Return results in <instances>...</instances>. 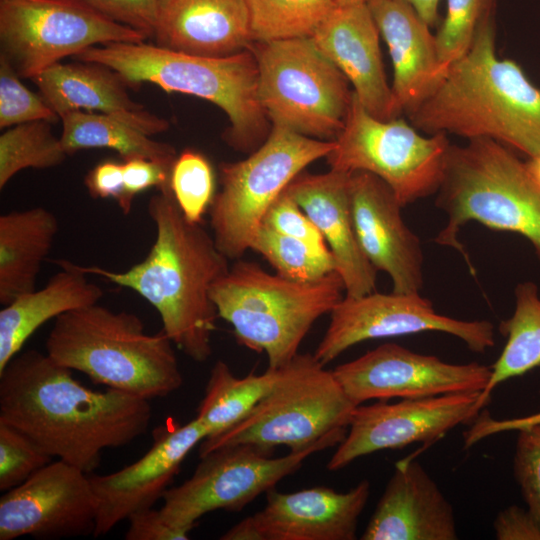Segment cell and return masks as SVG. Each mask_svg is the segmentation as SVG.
Wrapping results in <instances>:
<instances>
[{"mask_svg": "<svg viewBox=\"0 0 540 540\" xmlns=\"http://www.w3.org/2000/svg\"><path fill=\"white\" fill-rule=\"evenodd\" d=\"M151 417L148 399L90 389L46 352H19L0 371V421L87 474L100 465L105 449L143 435Z\"/></svg>", "mask_w": 540, "mask_h": 540, "instance_id": "6da1fadb", "label": "cell"}, {"mask_svg": "<svg viewBox=\"0 0 540 540\" xmlns=\"http://www.w3.org/2000/svg\"><path fill=\"white\" fill-rule=\"evenodd\" d=\"M147 211L156 236L144 260L122 272L75 266L137 292L157 310L162 331L173 344L192 360L204 362L212 354L219 317L211 288L229 270V259L201 223L184 217L171 191L152 196Z\"/></svg>", "mask_w": 540, "mask_h": 540, "instance_id": "7a4b0ae2", "label": "cell"}, {"mask_svg": "<svg viewBox=\"0 0 540 540\" xmlns=\"http://www.w3.org/2000/svg\"><path fill=\"white\" fill-rule=\"evenodd\" d=\"M495 40L489 16L465 54L409 117L429 134L488 138L533 159L540 156V88L516 62L497 56Z\"/></svg>", "mask_w": 540, "mask_h": 540, "instance_id": "3957f363", "label": "cell"}, {"mask_svg": "<svg viewBox=\"0 0 540 540\" xmlns=\"http://www.w3.org/2000/svg\"><path fill=\"white\" fill-rule=\"evenodd\" d=\"M115 71L127 86L143 83L162 90L207 100L227 115L225 142L236 151L252 153L267 139L272 126L258 98V66L248 48L225 57L172 51L143 42H113L93 46L73 57Z\"/></svg>", "mask_w": 540, "mask_h": 540, "instance_id": "277c9868", "label": "cell"}, {"mask_svg": "<svg viewBox=\"0 0 540 540\" xmlns=\"http://www.w3.org/2000/svg\"><path fill=\"white\" fill-rule=\"evenodd\" d=\"M173 342L148 334L136 314L93 304L58 316L46 339L57 364L97 384L145 399L165 397L183 384Z\"/></svg>", "mask_w": 540, "mask_h": 540, "instance_id": "5b68a950", "label": "cell"}, {"mask_svg": "<svg viewBox=\"0 0 540 540\" xmlns=\"http://www.w3.org/2000/svg\"><path fill=\"white\" fill-rule=\"evenodd\" d=\"M436 206L448 216L434 241L457 250L470 273L475 268L458 240L461 228L477 221L497 231L527 239L540 262V186L507 146L488 139L451 145Z\"/></svg>", "mask_w": 540, "mask_h": 540, "instance_id": "8992f818", "label": "cell"}, {"mask_svg": "<svg viewBox=\"0 0 540 540\" xmlns=\"http://www.w3.org/2000/svg\"><path fill=\"white\" fill-rule=\"evenodd\" d=\"M345 287L334 271L312 282L272 274L252 261L237 260L211 288L218 316L231 324L239 345L265 353L268 368L279 369L323 315L344 297Z\"/></svg>", "mask_w": 540, "mask_h": 540, "instance_id": "52a82bcc", "label": "cell"}, {"mask_svg": "<svg viewBox=\"0 0 540 540\" xmlns=\"http://www.w3.org/2000/svg\"><path fill=\"white\" fill-rule=\"evenodd\" d=\"M357 406L314 353H298L278 369L274 386L244 420L200 443L199 456L236 444L270 453L280 445L303 450L332 433L347 431Z\"/></svg>", "mask_w": 540, "mask_h": 540, "instance_id": "ba28073f", "label": "cell"}, {"mask_svg": "<svg viewBox=\"0 0 540 540\" xmlns=\"http://www.w3.org/2000/svg\"><path fill=\"white\" fill-rule=\"evenodd\" d=\"M258 98L272 125L306 137L335 140L345 125L353 90L312 38L253 42Z\"/></svg>", "mask_w": 540, "mask_h": 540, "instance_id": "9c48e42d", "label": "cell"}, {"mask_svg": "<svg viewBox=\"0 0 540 540\" xmlns=\"http://www.w3.org/2000/svg\"><path fill=\"white\" fill-rule=\"evenodd\" d=\"M334 146V140L314 139L272 125L265 142L246 159L221 163V189L209 208L219 250L228 259L241 258L270 205L297 175L326 158Z\"/></svg>", "mask_w": 540, "mask_h": 540, "instance_id": "30bf717a", "label": "cell"}, {"mask_svg": "<svg viewBox=\"0 0 540 540\" xmlns=\"http://www.w3.org/2000/svg\"><path fill=\"white\" fill-rule=\"evenodd\" d=\"M334 141L326 157L330 169L377 176L402 207L438 191L451 146L446 134L426 137L402 119L373 117L354 92L345 125Z\"/></svg>", "mask_w": 540, "mask_h": 540, "instance_id": "8fae6325", "label": "cell"}, {"mask_svg": "<svg viewBox=\"0 0 540 540\" xmlns=\"http://www.w3.org/2000/svg\"><path fill=\"white\" fill-rule=\"evenodd\" d=\"M347 431L281 457L254 445L222 446L202 456L194 473L163 494L160 513L172 526L190 533L199 519L216 510L239 512L261 493L298 470L312 454L337 446Z\"/></svg>", "mask_w": 540, "mask_h": 540, "instance_id": "7c38bea8", "label": "cell"}, {"mask_svg": "<svg viewBox=\"0 0 540 540\" xmlns=\"http://www.w3.org/2000/svg\"><path fill=\"white\" fill-rule=\"evenodd\" d=\"M146 38L83 0H0V54L21 78L93 46Z\"/></svg>", "mask_w": 540, "mask_h": 540, "instance_id": "4fadbf2b", "label": "cell"}, {"mask_svg": "<svg viewBox=\"0 0 540 540\" xmlns=\"http://www.w3.org/2000/svg\"><path fill=\"white\" fill-rule=\"evenodd\" d=\"M428 331L455 336L475 353H484L495 345L494 326L487 320L468 321L439 314L420 293L374 291L342 298L330 313L329 325L314 355L327 365L363 341Z\"/></svg>", "mask_w": 540, "mask_h": 540, "instance_id": "5bb4252c", "label": "cell"}, {"mask_svg": "<svg viewBox=\"0 0 540 540\" xmlns=\"http://www.w3.org/2000/svg\"><path fill=\"white\" fill-rule=\"evenodd\" d=\"M485 407L481 391L360 404L327 469L340 470L381 450L402 449L414 443L428 447L455 427L474 421Z\"/></svg>", "mask_w": 540, "mask_h": 540, "instance_id": "9a60e30c", "label": "cell"}, {"mask_svg": "<svg viewBox=\"0 0 540 540\" xmlns=\"http://www.w3.org/2000/svg\"><path fill=\"white\" fill-rule=\"evenodd\" d=\"M332 371L357 405L373 399L482 392L492 373L491 367L477 362L447 363L395 343L382 344Z\"/></svg>", "mask_w": 540, "mask_h": 540, "instance_id": "2e32d148", "label": "cell"}, {"mask_svg": "<svg viewBox=\"0 0 540 540\" xmlns=\"http://www.w3.org/2000/svg\"><path fill=\"white\" fill-rule=\"evenodd\" d=\"M96 523L97 499L89 476L60 459L0 498V540L94 536Z\"/></svg>", "mask_w": 540, "mask_h": 540, "instance_id": "e0dca14e", "label": "cell"}, {"mask_svg": "<svg viewBox=\"0 0 540 540\" xmlns=\"http://www.w3.org/2000/svg\"><path fill=\"white\" fill-rule=\"evenodd\" d=\"M369 495L368 480L343 493L329 487L291 493L273 488L266 492L262 510L238 522L220 539L354 540Z\"/></svg>", "mask_w": 540, "mask_h": 540, "instance_id": "ac0fdd59", "label": "cell"}, {"mask_svg": "<svg viewBox=\"0 0 540 540\" xmlns=\"http://www.w3.org/2000/svg\"><path fill=\"white\" fill-rule=\"evenodd\" d=\"M207 437L196 419L169 420L153 431V444L140 459L106 475L89 476L97 499L94 537L111 531L133 513L151 508L163 497L191 450Z\"/></svg>", "mask_w": 540, "mask_h": 540, "instance_id": "d6986e66", "label": "cell"}, {"mask_svg": "<svg viewBox=\"0 0 540 540\" xmlns=\"http://www.w3.org/2000/svg\"><path fill=\"white\" fill-rule=\"evenodd\" d=\"M349 198L358 243L378 271L386 272L393 292L419 293L423 251L419 237L405 224L401 204L390 187L363 171L350 174Z\"/></svg>", "mask_w": 540, "mask_h": 540, "instance_id": "ffe728a7", "label": "cell"}, {"mask_svg": "<svg viewBox=\"0 0 540 540\" xmlns=\"http://www.w3.org/2000/svg\"><path fill=\"white\" fill-rule=\"evenodd\" d=\"M379 34L367 3H363L337 5L311 38L352 84L365 110L389 121L402 112L386 79Z\"/></svg>", "mask_w": 540, "mask_h": 540, "instance_id": "44dd1931", "label": "cell"}, {"mask_svg": "<svg viewBox=\"0 0 540 540\" xmlns=\"http://www.w3.org/2000/svg\"><path fill=\"white\" fill-rule=\"evenodd\" d=\"M360 539L456 540L451 503L413 457L400 460Z\"/></svg>", "mask_w": 540, "mask_h": 540, "instance_id": "7402d4cb", "label": "cell"}, {"mask_svg": "<svg viewBox=\"0 0 540 540\" xmlns=\"http://www.w3.org/2000/svg\"><path fill=\"white\" fill-rule=\"evenodd\" d=\"M350 174L334 169L321 174L301 172L285 191L325 239L343 280L345 295L358 297L375 291L377 270L361 250L355 233L349 198Z\"/></svg>", "mask_w": 540, "mask_h": 540, "instance_id": "603a6c76", "label": "cell"}, {"mask_svg": "<svg viewBox=\"0 0 540 540\" xmlns=\"http://www.w3.org/2000/svg\"><path fill=\"white\" fill-rule=\"evenodd\" d=\"M367 5L392 60L395 100L409 115L438 88L449 67L439 58L430 26L410 4L369 0Z\"/></svg>", "mask_w": 540, "mask_h": 540, "instance_id": "cb8c5ba5", "label": "cell"}, {"mask_svg": "<svg viewBox=\"0 0 540 540\" xmlns=\"http://www.w3.org/2000/svg\"><path fill=\"white\" fill-rule=\"evenodd\" d=\"M42 98L61 118L70 111L105 114L151 136L169 127L167 120L133 101L126 83L112 69L97 63H56L34 77Z\"/></svg>", "mask_w": 540, "mask_h": 540, "instance_id": "d4e9b609", "label": "cell"}, {"mask_svg": "<svg viewBox=\"0 0 540 540\" xmlns=\"http://www.w3.org/2000/svg\"><path fill=\"white\" fill-rule=\"evenodd\" d=\"M156 45L186 54L225 57L252 44L243 0H158Z\"/></svg>", "mask_w": 540, "mask_h": 540, "instance_id": "484cf974", "label": "cell"}, {"mask_svg": "<svg viewBox=\"0 0 540 540\" xmlns=\"http://www.w3.org/2000/svg\"><path fill=\"white\" fill-rule=\"evenodd\" d=\"M62 270L42 289L23 294L0 311V371L22 349L32 334L49 320L97 304L103 289L87 279L75 263L55 262Z\"/></svg>", "mask_w": 540, "mask_h": 540, "instance_id": "4316f807", "label": "cell"}, {"mask_svg": "<svg viewBox=\"0 0 540 540\" xmlns=\"http://www.w3.org/2000/svg\"><path fill=\"white\" fill-rule=\"evenodd\" d=\"M58 220L44 207L10 211L0 216V303L7 305L32 292L49 254Z\"/></svg>", "mask_w": 540, "mask_h": 540, "instance_id": "83f0119b", "label": "cell"}, {"mask_svg": "<svg viewBox=\"0 0 540 540\" xmlns=\"http://www.w3.org/2000/svg\"><path fill=\"white\" fill-rule=\"evenodd\" d=\"M60 137L68 155L77 151L108 148L123 160L146 158L172 167L177 158L173 146L154 141L149 135L114 117L85 111H70L61 118Z\"/></svg>", "mask_w": 540, "mask_h": 540, "instance_id": "f1b7e54d", "label": "cell"}, {"mask_svg": "<svg viewBox=\"0 0 540 540\" xmlns=\"http://www.w3.org/2000/svg\"><path fill=\"white\" fill-rule=\"evenodd\" d=\"M277 377L278 369L271 368L262 374L238 377L224 361H216L195 416L206 429V438L218 436L244 420L270 392Z\"/></svg>", "mask_w": 540, "mask_h": 540, "instance_id": "f546056e", "label": "cell"}, {"mask_svg": "<svg viewBox=\"0 0 540 540\" xmlns=\"http://www.w3.org/2000/svg\"><path fill=\"white\" fill-rule=\"evenodd\" d=\"M499 332L506 344L491 366V377L481 392L485 405L500 383L540 367V295L535 283L525 281L516 286L514 312L500 322Z\"/></svg>", "mask_w": 540, "mask_h": 540, "instance_id": "4dcf8cb0", "label": "cell"}, {"mask_svg": "<svg viewBox=\"0 0 540 540\" xmlns=\"http://www.w3.org/2000/svg\"><path fill=\"white\" fill-rule=\"evenodd\" d=\"M243 1L253 42L311 38L337 6L334 0Z\"/></svg>", "mask_w": 540, "mask_h": 540, "instance_id": "1f68e13d", "label": "cell"}, {"mask_svg": "<svg viewBox=\"0 0 540 540\" xmlns=\"http://www.w3.org/2000/svg\"><path fill=\"white\" fill-rule=\"evenodd\" d=\"M68 156L50 122L33 121L16 125L0 136V189L19 171L60 165Z\"/></svg>", "mask_w": 540, "mask_h": 540, "instance_id": "d6a6232c", "label": "cell"}, {"mask_svg": "<svg viewBox=\"0 0 540 540\" xmlns=\"http://www.w3.org/2000/svg\"><path fill=\"white\" fill-rule=\"evenodd\" d=\"M250 249L262 255L277 274L294 281H316L337 270L331 251L317 250L264 225L258 228Z\"/></svg>", "mask_w": 540, "mask_h": 540, "instance_id": "836d02e7", "label": "cell"}, {"mask_svg": "<svg viewBox=\"0 0 540 540\" xmlns=\"http://www.w3.org/2000/svg\"><path fill=\"white\" fill-rule=\"evenodd\" d=\"M170 189L184 217L201 223L215 196L214 173L208 159L198 151L183 150L172 165Z\"/></svg>", "mask_w": 540, "mask_h": 540, "instance_id": "e575fe53", "label": "cell"}, {"mask_svg": "<svg viewBox=\"0 0 540 540\" xmlns=\"http://www.w3.org/2000/svg\"><path fill=\"white\" fill-rule=\"evenodd\" d=\"M496 0H447L445 17L435 35L441 62L450 67L470 47L484 19L492 16Z\"/></svg>", "mask_w": 540, "mask_h": 540, "instance_id": "d590c367", "label": "cell"}, {"mask_svg": "<svg viewBox=\"0 0 540 540\" xmlns=\"http://www.w3.org/2000/svg\"><path fill=\"white\" fill-rule=\"evenodd\" d=\"M52 458L30 436L0 421V490L8 491L26 481Z\"/></svg>", "mask_w": 540, "mask_h": 540, "instance_id": "8d00e7d4", "label": "cell"}, {"mask_svg": "<svg viewBox=\"0 0 540 540\" xmlns=\"http://www.w3.org/2000/svg\"><path fill=\"white\" fill-rule=\"evenodd\" d=\"M20 76L8 59L0 54V128L33 122H56L60 117L20 81Z\"/></svg>", "mask_w": 540, "mask_h": 540, "instance_id": "74e56055", "label": "cell"}, {"mask_svg": "<svg viewBox=\"0 0 540 540\" xmlns=\"http://www.w3.org/2000/svg\"><path fill=\"white\" fill-rule=\"evenodd\" d=\"M517 432L513 474L527 509L540 525V423Z\"/></svg>", "mask_w": 540, "mask_h": 540, "instance_id": "f35d334b", "label": "cell"}, {"mask_svg": "<svg viewBox=\"0 0 540 540\" xmlns=\"http://www.w3.org/2000/svg\"><path fill=\"white\" fill-rule=\"evenodd\" d=\"M261 225L299 239L317 250L330 251L320 231L285 190L270 205Z\"/></svg>", "mask_w": 540, "mask_h": 540, "instance_id": "ab89813d", "label": "cell"}, {"mask_svg": "<svg viewBox=\"0 0 540 540\" xmlns=\"http://www.w3.org/2000/svg\"><path fill=\"white\" fill-rule=\"evenodd\" d=\"M109 19L148 37L154 36L158 0H83Z\"/></svg>", "mask_w": 540, "mask_h": 540, "instance_id": "60d3db41", "label": "cell"}, {"mask_svg": "<svg viewBox=\"0 0 540 540\" xmlns=\"http://www.w3.org/2000/svg\"><path fill=\"white\" fill-rule=\"evenodd\" d=\"M84 184L92 198H111L124 215L130 213L133 203L126 195L122 163L107 160L97 164L86 174Z\"/></svg>", "mask_w": 540, "mask_h": 540, "instance_id": "b9f144b4", "label": "cell"}, {"mask_svg": "<svg viewBox=\"0 0 540 540\" xmlns=\"http://www.w3.org/2000/svg\"><path fill=\"white\" fill-rule=\"evenodd\" d=\"M123 176L127 198L131 203L135 196L148 188L171 191V168L146 158H131L123 161Z\"/></svg>", "mask_w": 540, "mask_h": 540, "instance_id": "7bdbcfd3", "label": "cell"}, {"mask_svg": "<svg viewBox=\"0 0 540 540\" xmlns=\"http://www.w3.org/2000/svg\"><path fill=\"white\" fill-rule=\"evenodd\" d=\"M126 540H187L189 532L172 526L161 515L159 509L139 510L127 519Z\"/></svg>", "mask_w": 540, "mask_h": 540, "instance_id": "ee69618b", "label": "cell"}, {"mask_svg": "<svg viewBox=\"0 0 540 540\" xmlns=\"http://www.w3.org/2000/svg\"><path fill=\"white\" fill-rule=\"evenodd\" d=\"M493 529L498 540H540V525L527 508L518 505L500 511Z\"/></svg>", "mask_w": 540, "mask_h": 540, "instance_id": "f6af8a7d", "label": "cell"}, {"mask_svg": "<svg viewBox=\"0 0 540 540\" xmlns=\"http://www.w3.org/2000/svg\"><path fill=\"white\" fill-rule=\"evenodd\" d=\"M539 423L540 411L523 417L495 419L488 411L484 410L469 424V428L463 433V448L469 449L481 440L495 434L517 431Z\"/></svg>", "mask_w": 540, "mask_h": 540, "instance_id": "bcb514c9", "label": "cell"}, {"mask_svg": "<svg viewBox=\"0 0 540 540\" xmlns=\"http://www.w3.org/2000/svg\"><path fill=\"white\" fill-rule=\"evenodd\" d=\"M410 4L418 15L429 25L434 26L438 21L440 0H401Z\"/></svg>", "mask_w": 540, "mask_h": 540, "instance_id": "7dc6e473", "label": "cell"}, {"mask_svg": "<svg viewBox=\"0 0 540 540\" xmlns=\"http://www.w3.org/2000/svg\"><path fill=\"white\" fill-rule=\"evenodd\" d=\"M527 166L530 174L540 186V156L529 159V161L527 162Z\"/></svg>", "mask_w": 540, "mask_h": 540, "instance_id": "c3c4849f", "label": "cell"}, {"mask_svg": "<svg viewBox=\"0 0 540 540\" xmlns=\"http://www.w3.org/2000/svg\"><path fill=\"white\" fill-rule=\"evenodd\" d=\"M369 0H334L338 6L354 5L367 3Z\"/></svg>", "mask_w": 540, "mask_h": 540, "instance_id": "681fc988", "label": "cell"}]
</instances>
